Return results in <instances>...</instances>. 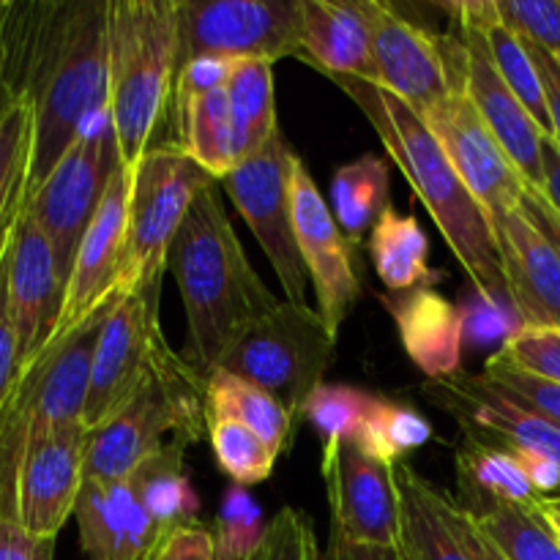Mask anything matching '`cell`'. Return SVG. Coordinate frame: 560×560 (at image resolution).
Returning a JSON list of instances; mask_svg holds the SVG:
<instances>
[{
	"label": "cell",
	"instance_id": "53",
	"mask_svg": "<svg viewBox=\"0 0 560 560\" xmlns=\"http://www.w3.org/2000/svg\"><path fill=\"white\" fill-rule=\"evenodd\" d=\"M539 512L545 514L547 525H550V528H552V534H556V539L560 541V509L550 506V503H547L545 498H541V501H539Z\"/></svg>",
	"mask_w": 560,
	"mask_h": 560
},
{
	"label": "cell",
	"instance_id": "27",
	"mask_svg": "<svg viewBox=\"0 0 560 560\" xmlns=\"http://www.w3.org/2000/svg\"><path fill=\"white\" fill-rule=\"evenodd\" d=\"M452 11L457 16H463V20H468L470 25L479 27V33L485 36V47L487 52H490V60L498 69V74H501L503 82L512 88L514 96L523 102V107L528 109L530 118L536 120L541 135L552 137L550 109H547L545 88H541L534 58H530L523 38H520L517 33L501 20L495 3H457L452 5Z\"/></svg>",
	"mask_w": 560,
	"mask_h": 560
},
{
	"label": "cell",
	"instance_id": "56",
	"mask_svg": "<svg viewBox=\"0 0 560 560\" xmlns=\"http://www.w3.org/2000/svg\"><path fill=\"white\" fill-rule=\"evenodd\" d=\"M547 503H550V506H556V509H560V495H556V498H545Z\"/></svg>",
	"mask_w": 560,
	"mask_h": 560
},
{
	"label": "cell",
	"instance_id": "20",
	"mask_svg": "<svg viewBox=\"0 0 560 560\" xmlns=\"http://www.w3.org/2000/svg\"><path fill=\"white\" fill-rule=\"evenodd\" d=\"M457 25L463 31L465 44V96L479 109L481 120L492 131L498 145L503 148V153L512 159L525 186L541 191V184H545V170H541V142H545V135H541V129L530 118L528 109L523 107V102L514 96L512 88L503 82V77L492 66L479 27L470 25L463 16H457Z\"/></svg>",
	"mask_w": 560,
	"mask_h": 560
},
{
	"label": "cell",
	"instance_id": "12",
	"mask_svg": "<svg viewBox=\"0 0 560 560\" xmlns=\"http://www.w3.org/2000/svg\"><path fill=\"white\" fill-rule=\"evenodd\" d=\"M159 295L162 288H137L109 312L93 355L91 392L82 416L88 430L113 419L142 383L175 355L159 326Z\"/></svg>",
	"mask_w": 560,
	"mask_h": 560
},
{
	"label": "cell",
	"instance_id": "14",
	"mask_svg": "<svg viewBox=\"0 0 560 560\" xmlns=\"http://www.w3.org/2000/svg\"><path fill=\"white\" fill-rule=\"evenodd\" d=\"M323 481L331 506V534L353 545L397 550L399 498L392 465L361 452L355 443H323Z\"/></svg>",
	"mask_w": 560,
	"mask_h": 560
},
{
	"label": "cell",
	"instance_id": "37",
	"mask_svg": "<svg viewBox=\"0 0 560 560\" xmlns=\"http://www.w3.org/2000/svg\"><path fill=\"white\" fill-rule=\"evenodd\" d=\"M375 399L377 397H372V394L361 392V388L355 386H345V383H320V386L310 394L301 416L320 432L323 443H353L361 424H364L366 416H370Z\"/></svg>",
	"mask_w": 560,
	"mask_h": 560
},
{
	"label": "cell",
	"instance_id": "2",
	"mask_svg": "<svg viewBox=\"0 0 560 560\" xmlns=\"http://www.w3.org/2000/svg\"><path fill=\"white\" fill-rule=\"evenodd\" d=\"M331 80L348 93V98H353L355 107L375 126L386 153L402 170L413 195L424 202L430 217L435 219L443 241L454 252L459 266L468 271L476 290L492 306L503 304V301L512 306L495 228L485 208L474 200L468 186L463 184L452 159L443 151L441 140L432 135L427 120L402 98L375 82L353 80V77H331Z\"/></svg>",
	"mask_w": 560,
	"mask_h": 560
},
{
	"label": "cell",
	"instance_id": "55",
	"mask_svg": "<svg viewBox=\"0 0 560 560\" xmlns=\"http://www.w3.org/2000/svg\"><path fill=\"white\" fill-rule=\"evenodd\" d=\"M9 11H11L9 0H0V27H3V22H5V16H9Z\"/></svg>",
	"mask_w": 560,
	"mask_h": 560
},
{
	"label": "cell",
	"instance_id": "25",
	"mask_svg": "<svg viewBox=\"0 0 560 560\" xmlns=\"http://www.w3.org/2000/svg\"><path fill=\"white\" fill-rule=\"evenodd\" d=\"M405 353L432 383L463 375L465 315L435 288L410 290L386 299Z\"/></svg>",
	"mask_w": 560,
	"mask_h": 560
},
{
	"label": "cell",
	"instance_id": "11",
	"mask_svg": "<svg viewBox=\"0 0 560 560\" xmlns=\"http://www.w3.org/2000/svg\"><path fill=\"white\" fill-rule=\"evenodd\" d=\"M295 153L279 131L266 148L238 162V167L224 175L222 186L233 206L260 241L279 284L290 304L310 306L306 288L310 273L301 260L295 241L293 202H290V178H293Z\"/></svg>",
	"mask_w": 560,
	"mask_h": 560
},
{
	"label": "cell",
	"instance_id": "16",
	"mask_svg": "<svg viewBox=\"0 0 560 560\" xmlns=\"http://www.w3.org/2000/svg\"><path fill=\"white\" fill-rule=\"evenodd\" d=\"M66 277L47 233L22 206L9 246V299L20 337L22 370L55 339L66 304Z\"/></svg>",
	"mask_w": 560,
	"mask_h": 560
},
{
	"label": "cell",
	"instance_id": "6",
	"mask_svg": "<svg viewBox=\"0 0 560 560\" xmlns=\"http://www.w3.org/2000/svg\"><path fill=\"white\" fill-rule=\"evenodd\" d=\"M219 180L186 156L175 142L151 145L129 170L126 206V262L120 290L162 288L170 268V249L189 217L191 206Z\"/></svg>",
	"mask_w": 560,
	"mask_h": 560
},
{
	"label": "cell",
	"instance_id": "29",
	"mask_svg": "<svg viewBox=\"0 0 560 560\" xmlns=\"http://www.w3.org/2000/svg\"><path fill=\"white\" fill-rule=\"evenodd\" d=\"M328 206L350 244H361L392 208V173L383 156L364 153L334 173Z\"/></svg>",
	"mask_w": 560,
	"mask_h": 560
},
{
	"label": "cell",
	"instance_id": "41",
	"mask_svg": "<svg viewBox=\"0 0 560 560\" xmlns=\"http://www.w3.org/2000/svg\"><path fill=\"white\" fill-rule=\"evenodd\" d=\"M495 355L514 370L560 386V328L517 326Z\"/></svg>",
	"mask_w": 560,
	"mask_h": 560
},
{
	"label": "cell",
	"instance_id": "15",
	"mask_svg": "<svg viewBox=\"0 0 560 560\" xmlns=\"http://www.w3.org/2000/svg\"><path fill=\"white\" fill-rule=\"evenodd\" d=\"M124 295L126 293L113 295L80 326L52 339V345L27 370H22L20 381L27 392V405H31L27 441H36V438L63 430V427L82 424L98 337H102L109 312Z\"/></svg>",
	"mask_w": 560,
	"mask_h": 560
},
{
	"label": "cell",
	"instance_id": "45",
	"mask_svg": "<svg viewBox=\"0 0 560 560\" xmlns=\"http://www.w3.org/2000/svg\"><path fill=\"white\" fill-rule=\"evenodd\" d=\"M55 539H38L22 528L20 517H0V560H52Z\"/></svg>",
	"mask_w": 560,
	"mask_h": 560
},
{
	"label": "cell",
	"instance_id": "43",
	"mask_svg": "<svg viewBox=\"0 0 560 560\" xmlns=\"http://www.w3.org/2000/svg\"><path fill=\"white\" fill-rule=\"evenodd\" d=\"M20 211H16L14 217L3 224V230H0V408L5 405L9 394L14 392L16 381H20L22 375L20 337H16V323L14 315H11L9 299V246Z\"/></svg>",
	"mask_w": 560,
	"mask_h": 560
},
{
	"label": "cell",
	"instance_id": "38",
	"mask_svg": "<svg viewBox=\"0 0 560 560\" xmlns=\"http://www.w3.org/2000/svg\"><path fill=\"white\" fill-rule=\"evenodd\" d=\"M33 145V113L16 102L0 124V230L25 202V178Z\"/></svg>",
	"mask_w": 560,
	"mask_h": 560
},
{
	"label": "cell",
	"instance_id": "7",
	"mask_svg": "<svg viewBox=\"0 0 560 560\" xmlns=\"http://www.w3.org/2000/svg\"><path fill=\"white\" fill-rule=\"evenodd\" d=\"M334 348L337 337L317 310L279 301L235 339L217 370L255 383L301 419L310 394L326 383L323 375L331 366Z\"/></svg>",
	"mask_w": 560,
	"mask_h": 560
},
{
	"label": "cell",
	"instance_id": "5",
	"mask_svg": "<svg viewBox=\"0 0 560 560\" xmlns=\"http://www.w3.org/2000/svg\"><path fill=\"white\" fill-rule=\"evenodd\" d=\"M202 424H208L206 377L189 361L173 355L113 419L91 430L85 481L115 485L129 479L175 438L200 441Z\"/></svg>",
	"mask_w": 560,
	"mask_h": 560
},
{
	"label": "cell",
	"instance_id": "18",
	"mask_svg": "<svg viewBox=\"0 0 560 560\" xmlns=\"http://www.w3.org/2000/svg\"><path fill=\"white\" fill-rule=\"evenodd\" d=\"M427 126L441 140L454 170L474 200L485 208L490 222L523 206L525 180L465 91L454 93L446 107L427 120Z\"/></svg>",
	"mask_w": 560,
	"mask_h": 560
},
{
	"label": "cell",
	"instance_id": "36",
	"mask_svg": "<svg viewBox=\"0 0 560 560\" xmlns=\"http://www.w3.org/2000/svg\"><path fill=\"white\" fill-rule=\"evenodd\" d=\"M213 457L224 474L238 487H255L273 474L279 454L249 427L233 419H208Z\"/></svg>",
	"mask_w": 560,
	"mask_h": 560
},
{
	"label": "cell",
	"instance_id": "13",
	"mask_svg": "<svg viewBox=\"0 0 560 560\" xmlns=\"http://www.w3.org/2000/svg\"><path fill=\"white\" fill-rule=\"evenodd\" d=\"M290 202H293V224L301 260L310 273V284L315 288L317 315L323 317L328 331L337 337L361 295L353 244L334 219L328 197H323L320 186L315 184L304 159H295L293 178H290Z\"/></svg>",
	"mask_w": 560,
	"mask_h": 560
},
{
	"label": "cell",
	"instance_id": "42",
	"mask_svg": "<svg viewBox=\"0 0 560 560\" xmlns=\"http://www.w3.org/2000/svg\"><path fill=\"white\" fill-rule=\"evenodd\" d=\"M501 20L560 63V0H498Z\"/></svg>",
	"mask_w": 560,
	"mask_h": 560
},
{
	"label": "cell",
	"instance_id": "17",
	"mask_svg": "<svg viewBox=\"0 0 560 560\" xmlns=\"http://www.w3.org/2000/svg\"><path fill=\"white\" fill-rule=\"evenodd\" d=\"M85 424L63 427L49 435L27 441L16 485L22 528L38 539H55L74 514L77 498L85 485Z\"/></svg>",
	"mask_w": 560,
	"mask_h": 560
},
{
	"label": "cell",
	"instance_id": "28",
	"mask_svg": "<svg viewBox=\"0 0 560 560\" xmlns=\"http://www.w3.org/2000/svg\"><path fill=\"white\" fill-rule=\"evenodd\" d=\"M370 255L377 277L392 293L432 288L438 279L427 262L430 238L421 230L419 219L413 213H399L394 206L377 219L370 233Z\"/></svg>",
	"mask_w": 560,
	"mask_h": 560
},
{
	"label": "cell",
	"instance_id": "4",
	"mask_svg": "<svg viewBox=\"0 0 560 560\" xmlns=\"http://www.w3.org/2000/svg\"><path fill=\"white\" fill-rule=\"evenodd\" d=\"M178 77L175 0L109 3V115L120 162L135 170L153 145Z\"/></svg>",
	"mask_w": 560,
	"mask_h": 560
},
{
	"label": "cell",
	"instance_id": "48",
	"mask_svg": "<svg viewBox=\"0 0 560 560\" xmlns=\"http://www.w3.org/2000/svg\"><path fill=\"white\" fill-rule=\"evenodd\" d=\"M523 208H525V213L530 217V222H534L536 228H539L541 233L547 235V241L556 246V252L560 255V217L556 211H552V206L545 200V195L525 186Z\"/></svg>",
	"mask_w": 560,
	"mask_h": 560
},
{
	"label": "cell",
	"instance_id": "46",
	"mask_svg": "<svg viewBox=\"0 0 560 560\" xmlns=\"http://www.w3.org/2000/svg\"><path fill=\"white\" fill-rule=\"evenodd\" d=\"M153 560H217L211 528L200 523L178 528L164 539Z\"/></svg>",
	"mask_w": 560,
	"mask_h": 560
},
{
	"label": "cell",
	"instance_id": "39",
	"mask_svg": "<svg viewBox=\"0 0 560 560\" xmlns=\"http://www.w3.org/2000/svg\"><path fill=\"white\" fill-rule=\"evenodd\" d=\"M268 525L262 523V512L255 498L244 487L233 485L222 498L217 514L213 547L217 560H257Z\"/></svg>",
	"mask_w": 560,
	"mask_h": 560
},
{
	"label": "cell",
	"instance_id": "10",
	"mask_svg": "<svg viewBox=\"0 0 560 560\" xmlns=\"http://www.w3.org/2000/svg\"><path fill=\"white\" fill-rule=\"evenodd\" d=\"M178 69L197 58H301V0H175Z\"/></svg>",
	"mask_w": 560,
	"mask_h": 560
},
{
	"label": "cell",
	"instance_id": "49",
	"mask_svg": "<svg viewBox=\"0 0 560 560\" xmlns=\"http://www.w3.org/2000/svg\"><path fill=\"white\" fill-rule=\"evenodd\" d=\"M541 170H545L541 195L560 217V148L552 137H545V142H541Z\"/></svg>",
	"mask_w": 560,
	"mask_h": 560
},
{
	"label": "cell",
	"instance_id": "24",
	"mask_svg": "<svg viewBox=\"0 0 560 560\" xmlns=\"http://www.w3.org/2000/svg\"><path fill=\"white\" fill-rule=\"evenodd\" d=\"M399 498V560H474L468 512L408 463L392 465Z\"/></svg>",
	"mask_w": 560,
	"mask_h": 560
},
{
	"label": "cell",
	"instance_id": "9",
	"mask_svg": "<svg viewBox=\"0 0 560 560\" xmlns=\"http://www.w3.org/2000/svg\"><path fill=\"white\" fill-rule=\"evenodd\" d=\"M370 25L377 85L386 88L424 120L441 113L454 93L463 91V36H435L427 27L405 20L381 0H359Z\"/></svg>",
	"mask_w": 560,
	"mask_h": 560
},
{
	"label": "cell",
	"instance_id": "51",
	"mask_svg": "<svg viewBox=\"0 0 560 560\" xmlns=\"http://www.w3.org/2000/svg\"><path fill=\"white\" fill-rule=\"evenodd\" d=\"M16 102H20V96H16L14 85H11L9 80V49H5L3 27H0V124H3L5 115L14 109Z\"/></svg>",
	"mask_w": 560,
	"mask_h": 560
},
{
	"label": "cell",
	"instance_id": "32",
	"mask_svg": "<svg viewBox=\"0 0 560 560\" xmlns=\"http://www.w3.org/2000/svg\"><path fill=\"white\" fill-rule=\"evenodd\" d=\"M233 120L238 162L266 148L279 135L277 98H273V63L235 60L224 80Z\"/></svg>",
	"mask_w": 560,
	"mask_h": 560
},
{
	"label": "cell",
	"instance_id": "22",
	"mask_svg": "<svg viewBox=\"0 0 560 560\" xmlns=\"http://www.w3.org/2000/svg\"><path fill=\"white\" fill-rule=\"evenodd\" d=\"M520 326L560 328V255L525 208L492 219Z\"/></svg>",
	"mask_w": 560,
	"mask_h": 560
},
{
	"label": "cell",
	"instance_id": "40",
	"mask_svg": "<svg viewBox=\"0 0 560 560\" xmlns=\"http://www.w3.org/2000/svg\"><path fill=\"white\" fill-rule=\"evenodd\" d=\"M479 377L481 386L495 392L498 397L509 399V402L520 405V408L530 410V413L541 416V419L552 421L560 427V386L558 383L541 381V377L528 375L523 370H514L512 364L492 355L487 361L485 372Z\"/></svg>",
	"mask_w": 560,
	"mask_h": 560
},
{
	"label": "cell",
	"instance_id": "1",
	"mask_svg": "<svg viewBox=\"0 0 560 560\" xmlns=\"http://www.w3.org/2000/svg\"><path fill=\"white\" fill-rule=\"evenodd\" d=\"M109 3H11L3 22L9 80L33 113L25 197L109 107Z\"/></svg>",
	"mask_w": 560,
	"mask_h": 560
},
{
	"label": "cell",
	"instance_id": "54",
	"mask_svg": "<svg viewBox=\"0 0 560 560\" xmlns=\"http://www.w3.org/2000/svg\"><path fill=\"white\" fill-rule=\"evenodd\" d=\"M310 560H326L323 558L320 547H317V539H312V545H310Z\"/></svg>",
	"mask_w": 560,
	"mask_h": 560
},
{
	"label": "cell",
	"instance_id": "21",
	"mask_svg": "<svg viewBox=\"0 0 560 560\" xmlns=\"http://www.w3.org/2000/svg\"><path fill=\"white\" fill-rule=\"evenodd\" d=\"M126 206H129V170L120 167L77 249L55 339L80 326L113 295L124 293L120 282H124L126 262Z\"/></svg>",
	"mask_w": 560,
	"mask_h": 560
},
{
	"label": "cell",
	"instance_id": "30",
	"mask_svg": "<svg viewBox=\"0 0 560 560\" xmlns=\"http://www.w3.org/2000/svg\"><path fill=\"white\" fill-rule=\"evenodd\" d=\"M208 419H233L249 427L282 457L293 438L295 416L255 383L233 372L217 370L206 381V421Z\"/></svg>",
	"mask_w": 560,
	"mask_h": 560
},
{
	"label": "cell",
	"instance_id": "35",
	"mask_svg": "<svg viewBox=\"0 0 560 560\" xmlns=\"http://www.w3.org/2000/svg\"><path fill=\"white\" fill-rule=\"evenodd\" d=\"M430 438L432 427L419 410L377 397L353 443L377 463L397 465L405 463L410 452L430 443Z\"/></svg>",
	"mask_w": 560,
	"mask_h": 560
},
{
	"label": "cell",
	"instance_id": "31",
	"mask_svg": "<svg viewBox=\"0 0 560 560\" xmlns=\"http://www.w3.org/2000/svg\"><path fill=\"white\" fill-rule=\"evenodd\" d=\"M457 476L465 501H468L465 509H470V512L492 506V503L536 506L541 501L514 452L492 446V443L468 438L457 452Z\"/></svg>",
	"mask_w": 560,
	"mask_h": 560
},
{
	"label": "cell",
	"instance_id": "50",
	"mask_svg": "<svg viewBox=\"0 0 560 560\" xmlns=\"http://www.w3.org/2000/svg\"><path fill=\"white\" fill-rule=\"evenodd\" d=\"M326 560H399V552L392 547L353 545V541H345L342 536L331 534Z\"/></svg>",
	"mask_w": 560,
	"mask_h": 560
},
{
	"label": "cell",
	"instance_id": "34",
	"mask_svg": "<svg viewBox=\"0 0 560 560\" xmlns=\"http://www.w3.org/2000/svg\"><path fill=\"white\" fill-rule=\"evenodd\" d=\"M468 514L506 560H560V541L539 512V503H492L476 512L468 509Z\"/></svg>",
	"mask_w": 560,
	"mask_h": 560
},
{
	"label": "cell",
	"instance_id": "23",
	"mask_svg": "<svg viewBox=\"0 0 560 560\" xmlns=\"http://www.w3.org/2000/svg\"><path fill=\"white\" fill-rule=\"evenodd\" d=\"M427 392L463 424L465 435H487L503 448L536 454L560 465V427L481 386L476 375L430 383Z\"/></svg>",
	"mask_w": 560,
	"mask_h": 560
},
{
	"label": "cell",
	"instance_id": "47",
	"mask_svg": "<svg viewBox=\"0 0 560 560\" xmlns=\"http://www.w3.org/2000/svg\"><path fill=\"white\" fill-rule=\"evenodd\" d=\"M525 47H528L530 58H534L536 71H539L541 88H545L547 109H550V120H552V140H556L560 148V63L552 58V55H547L545 49L536 47V44L525 42Z\"/></svg>",
	"mask_w": 560,
	"mask_h": 560
},
{
	"label": "cell",
	"instance_id": "3",
	"mask_svg": "<svg viewBox=\"0 0 560 560\" xmlns=\"http://www.w3.org/2000/svg\"><path fill=\"white\" fill-rule=\"evenodd\" d=\"M170 271L184 299L189 361L208 381L235 339L279 306L252 268L217 186L202 191L170 249Z\"/></svg>",
	"mask_w": 560,
	"mask_h": 560
},
{
	"label": "cell",
	"instance_id": "19",
	"mask_svg": "<svg viewBox=\"0 0 560 560\" xmlns=\"http://www.w3.org/2000/svg\"><path fill=\"white\" fill-rule=\"evenodd\" d=\"M233 63L235 60L230 58L189 60L178 69L173 88V118L178 129L175 145L217 180L238 167L228 91H224V80Z\"/></svg>",
	"mask_w": 560,
	"mask_h": 560
},
{
	"label": "cell",
	"instance_id": "8",
	"mask_svg": "<svg viewBox=\"0 0 560 560\" xmlns=\"http://www.w3.org/2000/svg\"><path fill=\"white\" fill-rule=\"evenodd\" d=\"M120 167L124 162H120L118 137L107 107L80 131L47 180L22 202L38 228L47 233L66 282L77 249Z\"/></svg>",
	"mask_w": 560,
	"mask_h": 560
},
{
	"label": "cell",
	"instance_id": "44",
	"mask_svg": "<svg viewBox=\"0 0 560 560\" xmlns=\"http://www.w3.org/2000/svg\"><path fill=\"white\" fill-rule=\"evenodd\" d=\"M315 539L310 520L299 509H282L268 523L257 560H310V545Z\"/></svg>",
	"mask_w": 560,
	"mask_h": 560
},
{
	"label": "cell",
	"instance_id": "33",
	"mask_svg": "<svg viewBox=\"0 0 560 560\" xmlns=\"http://www.w3.org/2000/svg\"><path fill=\"white\" fill-rule=\"evenodd\" d=\"M189 446V441L175 438L135 474L140 481L142 503L164 536L175 534L186 525H195L197 512H200V498L184 468Z\"/></svg>",
	"mask_w": 560,
	"mask_h": 560
},
{
	"label": "cell",
	"instance_id": "26",
	"mask_svg": "<svg viewBox=\"0 0 560 560\" xmlns=\"http://www.w3.org/2000/svg\"><path fill=\"white\" fill-rule=\"evenodd\" d=\"M301 58L328 77H353L377 85L370 25L359 0H301Z\"/></svg>",
	"mask_w": 560,
	"mask_h": 560
},
{
	"label": "cell",
	"instance_id": "52",
	"mask_svg": "<svg viewBox=\"0 0 560 560\" xmlns=\"http://www.w3.org/2000/svg\"><path fill=\"white\" fill-rule=\"evenodd\" d=\"M465 512H468V509H465ZM468 545H470V556H474V560H506L501 556V550H498V547L492 545L479 528H476L470 514H468Z\"/></svg>",
	"mask_w": 560,
	"mask_h": 560
}]
</instances>
